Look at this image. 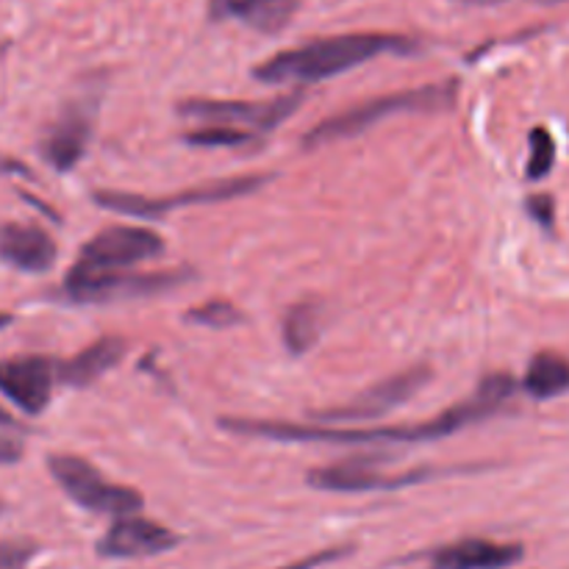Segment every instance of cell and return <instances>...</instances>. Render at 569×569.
Returning a JSON list of instances; mask_svg holds the SVG:
<instances>
[{"instance_id":"obj_20","label":"cell","mask_w":569,"mask_h":569,"mask_svg":"<svg viewBox=\"0 0 569 569\" xmlns=\"http://www.w3.org/2000/svg\"><path fill=\"white\" fill-rule=\"evenodd\" d=\"M253 133L256 131H242L233 126H206L183 133V142L200 144V148H237V144H248Z\"/></svg>"},{"instance_id":"obj_5","label":"cell","mask_w":569,"mask_h":569,"mask_svg":"<svg viewBox=\"0 0 569 569\" xmlns=\"http://www.w3.org/2000/svg\"><path fill=\"white\" fill-rule=\"evenodd\" d=\"M48 470L64 489L67 498L94 515H111L122 520V517H137L144 503L137 489L106 481L87 459H78V456H50Z\"/></svg>"},{"instance_id":"obj_1","label":"cell","mask_w":569,"mask_h":569,"mask_svg":"<svg viewBox=\"0 0 569 569\" xmlns=\"http://www.w3.org/2000/svg\"><path fill=\"white\" fill-rule=\"evenodd\" d=\"M517 383L509 372H495L478 383L476 395L465 403L450 406L442 415L431 417L417 426H387V428H315L295 426L281 420H253V417H222L220 426L231 433H248V437H267L278 442H322V445H417L437 442L450 433L470 428L476 422L489 420L498 415L509 400L515 398Z\"/></svg>"},{"instance_id":"obj_22","label":"cell","mask_w":569,"mask_h":569,"mask_svg":"<svg viewBox=\"0 0 569 569\" xmlns=\"http://www.w3.org/2000/svg\"><path fill=\"white\" fill-rule=\"evenodd\" d=\"M189 322H200V326H209V328H228L233 326V322H239V311L233 309L231 303H226V300H211V303H203L198 306V309H192L187 315Z\"/></svg>"},{"instance_id":"obj_14","label":"cell","mask_w":569,"mask_h":569,"mask_svg":"<svg viewBox=\"0 0 569 569\" xmlns=\"http://www.w3.org/2000/svg\"><path fill=\"white\" fill-rule=\"evenodd\" d=\"M59 248L44 228L33 222H3L0 226V259L20 272H48Z\"/></svg>"},{"instance_id":"obj_24","label":"cell","mask_w":569,"mask_h":569,"mask_svg":"<svg viewBox=\"0 0 569 569\" xmlns=\"http://www.w3.org/2000/svg\"><path fill=\"white\" fill-rule=\"evenodd\" d=\"M528 214H531L542 228H550L556 217L553 198H550V194H533V198H528Z\"/></svg>"},{"instance_id":"obj_26","label":"cell","mask_w":569,"mask_h":569,"mask_svg":"<svg viewBox=\"0 0 569 569\" xmlns=\"http://www.w3.org/2000/svg\"><path fill=\"white\" fill-rule=\"evenodd\" d=\"M20 456H22V445L20 442L0 437V467L14 465V461H20Z\"/></svg>"},{"instance_id":"obj_28","label":"cell","mask_w":569,"mask_h":569,"mask_svg":"<svg viewBox=\"0 0 569 569\" xmlns=\"http://www.w3.org/2000/svg\"><path fill=\"white\" fill-rule=\"evenodd\" d=\"M0 428H17V420L3 409V406H0Z\"/></svg>"},{"instance_id":"obj_10","label":"cell","mask_w":569,"mask_h":569,"mask_svg":"<svg viewBox=\"0 0 569 569\" xmlns=\"http://www.w3.org/2000/svg\"><path fill=\"white\" fill-rule=\"evenodd\" d=\"M437 476V470H411L406 476H387L378 459H350L320 467L306 476V481L322 492H376V489H400Z\"/></svg>"},{"instance_id":"obj_17","label":"cell","mask_w":569,"mask_h":569,"mask_svg":"<svg viewBox=\"0 0 569 569\" xmlns=\"http://www.w3.org/2000/svg\"><path fill=\"white\" fill-rule=\"evenodd\" d=\"M298 0H211V17L217 20H237L259 28L264 33H276L292 20Z\"/></svg>"},{"instance_id":"obj_7","label":"cell","mask_w":569,"mask_h":569,"mask_svg":"<svg viewBox=\"0 0 569 569\" xmlns=\"http://www.w3.org/2000/svg\"><path fill=\"white\" fill-rule=\"evenodd\" d=\"M303 103V89L295 92L278 94L272 100H209V98H192L183 100L178 106L183 117H194V120H209L214 126H250L256 133L272 131L278 122L292 117L298 106Z\"/></svg>"},{"instance_id":"obj_25","label":"cell","mask_w":569,"mask_h":569,"mask_svg":"<svg viewBox=\"0 0 569 569\" xmlns=\"http://www.w3.org/2000/svg\"><path fill=\"white\" fill-rule=\"evenodd\" d=\"M350 548H328V550H320V553H311L306 556V559L295 561V565H287V567H278V569H317L322 565H331V561L342 559V556H348Z\"/></svg>"},{"instance_id":"obj_27","label":"cell","mask_w":569,"mask_h":569,"mask_svg":"<svg viewBox=\"0 0 569 569\" xmlns=\"http://www.w3.org/2000/svg\"><path fill=\"white\" fill-rule=\"evenodd\" d=\"M0 176H22V178H31L33 172L28 170V167L22 164V161H17V159H11V156L0 153Z\"/></svg>"},{"instance_id":"obj_16","label":"cell","mask_w":569,"mask_h":569,"mask_svg":"<svg viewBox=\"0 0 569 569\" xmlns=\"http://www.w3.org/2000/svg\"><path fill=\"white\" fill-rule=\"evenodd\" d=\"M128 345L122 337H103L83 348L81 353L72 356L70 361L59 365V381L70 383V387H89L98 381L103 372L114 370L126 356Z\"/></svg>"},{"instance_id":"obj_4","label":"cell","mask_w":569,"mask_h":569,"mask_svg":"<svg viewBox=\"0 0 569 569\" xmlns=\"http://www.w3.org/2000/svg\"><path fill=\"white\" fill-rule=\"evenodd\" d=\"M270 181V176H233L222 178V181L203 183V187L187 189L178 194H164V198H148V194H133V192H117V189H98L94 192V203L103 209L117 211V214L128 217H142V220H153V217L167 214V211L187 209V206H206V203H226V200L244 198L253 194Z\"/></svg>"},{"instance_id":"obj_6","label":"cell","mask_w":569,"mask_h":569,"mask_svg":"<svg viewBox=\"0 0 569 569\" xmlns=\"http://www.w3.org/2000/svg\"><path fill=\"white\" fill-rule=\"evenodd\" d=\"M192 272H98L83 264H72L64 278V295L76 303H106V300L142 298V295L167 292L178 283L189 281Z\"/></svg>"},{"instance_id":"obj_11","label":"cell","mask_w":569,"mask_h":569,"mask_svg":"<svg viewBox=\"0 0 569 569\" xmlns=\"http://www.w3.org/2000/svg\"><path fill=\"white\" fill-rule=\"evenodd\" d=\"M56 378H59V365L44 356H17L0 361V392L28 417H37L48 409Z\"/></svg>"},{"instance_id":"obj_18","label":"cell","mask_w":569,"mask_h":569,"mask_svg":"<svg viewBox=\"0 0 569 569\" xmlns=\"http://www.w3.org/2000/svg\"><path fill=\"white\" fill-rule=\"evenodd\" d=\"M522 387L537 400H550L569 392V359L556 350H542L528 365Z\"/></svg>"},{"instance_id":"obj_31","label":"cell","mask_w":569,"mask_h":569,"mask_svg":"<svg viewBox=\"0 0 569 569\" xmlns=\"http://www.w3.org/2000/svg\"><path fill=\"white\" fill-rule=\"evenodd\" d=\"M0 53H3V48H0Z\"/></svg>"},{"instance_id":"obj_30","label":"cell","mask_w":569,"mask_h":569,"mask_svg":"<svg viewBox=\"0 0 569 569\" xmlns=\"http://www.w3.org/2000/svg\"><path fill=\"white\" fill-rule=\"evenodd\" d=\"M465 3H478V6H487V3H500V0H465Z\"/></svg>"},{"instance_id":"obj_3","label":"cell","mask_w":569,"mask_h":569,"mask_svg":"<svg viewBox=\"0 0 569 569\" xmlns=\"http://www.w3.org/2000/svg\"><path fill=\"white\" fill-rule=\"evenodd\" d=\"M456 103V81L448 83H428V87L406 89V92L381 94V98L365 100L359 106H350L342 114H333L322 120L320 126L311 128L303 139V148H322V144L339 142L365 133L376 122L387 117L406 114V111H442Z\"/></svg>"},{"instance_id":"obj_15","label":"cell","mask_w":569,"mask_h":569,"mask_svg":"<svg viewBox=\"0 0 569 569\" xmlns=\"http://www.w3.org/2000/svg\"><path fill=\"white\" fill-rule=\"evenodd\" d=\"M522 556H526V550L515 542L459 539V542L433 550L431 569H509L520 565Z\"/></svg>"},{"instance_id":"obj_21","label":"cell","mask_w":569,"mask_h":569,"mask_svg":"<svg viewBox=\"0 0 569 569\" xmlns=\"http://www.w3.org/2000/svg\"><path fill=\"white\" fill-rule=\"evenodd\" d=\"M556 164V142L548 128H533L531 131V159H528V178L539 181L548 176Z\"/></svg>"},{"instance_id":"obj_9","label":"cell","mask_w":569,"mask_h":569,"mask_svg":"<svg viewBox=\"0 0 569 569\" xmlns=\"http://www.w3.org/2000/svg\"><path fill=\"white\" fill-rule=\"evenodd\" d=\"M431 381V367L417 365L409 370H400L389 376L387 381L376 383V387L365 389L356 395L348 406H333V409L315 411V420L320 422H353V420H376L387 411L398 409V406L409 403L426 383Z\"/></svg>"},{"instance_id":"obj_12","label":"cell","mask_w":569,"mask_h":569,"mask_svg":"<svg viewBox=\"0 0 569 569\" xmlns=\"http://www.w3.org/2000/svg\"><path fill=\"white\" fill-rule=\"evenodd\" d=\"M176 545L178 537L170 528L153 520H142V517H122L103 533V539L98 542V553L106 559H142V556L164 553Z\"/></svg>"},{"instance_id":"obj_19","label":"cell","mask_w":569,"mask_h":569,"mask_svg":"<svg viewBox=\"0 0 569 569\" xmlns=\"http://www.w3.org/2000/svg\"><path fill=\"white\" fill-rule=\"evenodd\" d=\"M322 333V306L315 300H300L283 317V345L289 353L303 356L317 345Z\"/></svg>"},{"instance_id":"obj_13","label":"cell","mask_w":569,"mask_h":569,"mask_svg":"<svg viewBox=\"0 0 569 569\" xmlns=\"http://www.w3.org/2000/svg\"><path fill=\"white\" fill-rule=\"evenodd\" d=\"M92 137V106L72 103L61 111L59 120L48 128L42 139V156L56 172H70L87 153Z\"/></svg>"},{"instance_id":"obj_8","label":"cell","mask_w":569,"mask_h":569,"mask_svg":"<svg viewBox=\"0 0 569 569\" xmlns=\"http://www.w3.org/2000/svg\"><path fill=\"white\" fill-rule=\"evenodd\" d=\"M164 239L142 226H109L81 248L78 264L98 272H126L128 267L159 259Z\"/></svg>"},{"instance_id":"obj_23","label":"cell","mask_w":569,"mask_h":569,"mask_svg":"<svg viewBox=\"0 0 569 569\" xmlns=\"http://www.w3.org/2000/svg\"><path fill=\"white\" fill-rule=\"evenodd\" d=\"M37 553V545L26 539H6L0 542V569H26Z\"/></svg>"},{"instance_id":"obj_29","label":"cell","mask_w":569,"mask_h":569,"mask_svg":"<svg viewBox=\"0 0 569 569\" xmlns=\"http://www.w3.org/2000/svg\"><path fill=\"white\" fill-rule=\"evenodd\" d=\"M11 322V315H3V311H0V328H6Z\"/></svg>"},{"instance_id":"obj_2","label":"cell","mask_w":569,"mask_h":569,"mask_svg":"<svg viewBox=\"0 0 569 569\" xmlns=\"http://www.w3.org/2000/svg\"><path fill=\"white\" fill-rule=\"evenodd\" d=\"M417 42L400 33H339V37L311 39L298 48L270 56L253 70L264 83H317L348 72L365 61L387 53H415Z\"/></svg>"}]
</instances>
